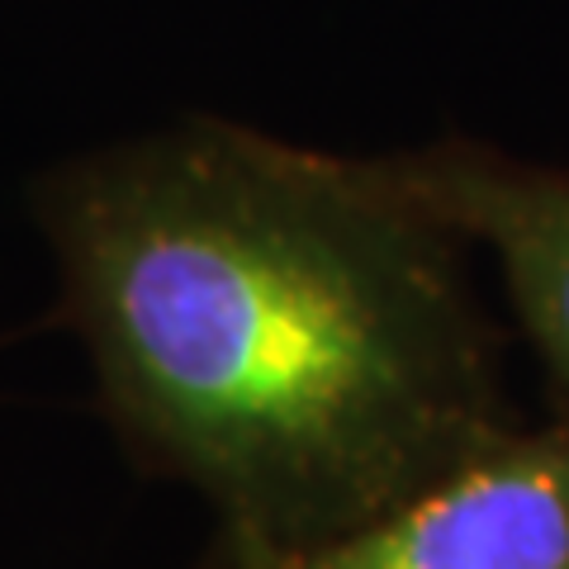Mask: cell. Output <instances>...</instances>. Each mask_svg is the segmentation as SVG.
Listing matches in <instances>:
<instances>
[{"mask_svg":"<svg viewBox=\"0 0 569 569\" xmlns=\"http://www.w3.org/2000/svg\"><path fill=\"white\" fill-rule=\"evenodd\" d=\"M39 219L119 432L266 560L518 427L475 247L403 157L190 119L52 171Z\"/></svg>","mask_w":569,"mask_h":569,"instance_id":"obj_1","label":"cell"},{"mask_svg":"<svg viewBox=\"0 0 569 569\" xmlns=\"http://www.w3.org/2000/svg\"><path fill=\"white\" fill-rule=\"evenodd\" d=\"M271 569H569V418L508 427L385 518Z\"/></svg>","mask_w":569,"mask_h":569,"instance_id":"obj_2","label":"cell"},{"mask_svg":"<svg viewBox=\"0 0 569 569\" xmlns=\"http://www.w3.org/2000/svg\"><path fill=\"white\" fill-rule=\"evenodd\" d=\"M418 190L493 261L546 370L569 395V167H541L475 142L403 157Z\"/></svg>","mask_w":569,"mask_h":569,"instance_id":"obj_3","label":"cell"},{"mask_svg":"<svg viewBox=\"0 0 569 569\" xmlns=\"http://www.w3.org/2000/svg\"><path fill=\"white\" fill-rule=\"evenodd\" d=\"M200 569H271V560L257 556V550H247V546H238V541L219 537V546H213V556H209Z\"/></svg>","mask_w":569,"mask_h":569,"instance_id":"obj_4","label":"cell"}]
</instances>
